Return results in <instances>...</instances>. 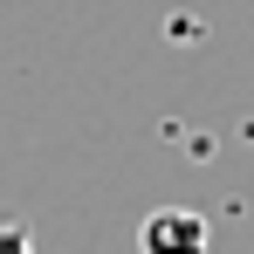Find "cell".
Wrapping results in <instances>:
<instances>
[{
	"mask_svg": "<svg viewBox=\"0 0 254 254\" xmlns=\"http://www.w3.org/2000/svg\"><path fill=\"white\" fill-rule=\"evenodd\" d=\"M206 248H213V227L192 206H158L137 227V254H206Z\"/></svg>",
	"mask_w": 254,
	"mask_h": 254,
	"instance_id": "6da1fadb",
	"label": "cell"
}]
</instances>
